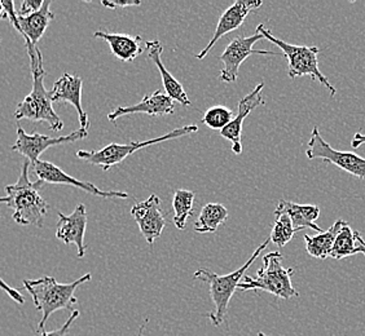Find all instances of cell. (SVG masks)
Wrapping results in <instances>:
<instances>
[{"mask_svg": "<svg viewBox=\"0 0 365 336\" xmlns=\"http://www.w3.org/2000/svg\"><path fill=\"white\" fill-rule=\"evenodd\" d=\"M1 3H3V8H4V14H7V19L11 22V25L17 30L19 22H17V14H16V9H14V1H1Z\"/></svg>", "mask_w": 365, "mask_h": 336, "instance_id": "obj_31", "label": "cell"}, {"mask_svg": "<svg viewBox=\"0 0 365 336\" xmlns=\"http://www.w3.org/2000/svg\"><path fill=\"white\" fill-rule=\"evenodd\" d=\"M0 290H3L4 293H7L12 299H14L17 304H20V305H22V304H25V299H24V296H22L16 288H12L9 285H7L4 280H3V278L0 277Z\"/></svg>", "mask_w": 365, "mask_h": 336, "instance_id": "obj_30", "label": "cell"}, {"mask_svg": "<svg viewBox=\"0 0 365 336\" xmlns=\"http://www.w3.org/2000/svg\"><path fill=\"white\" fill-rule=\"evenodd\" d=\"M4 14V8H3V3L0 1V17Z\"/></svg>", "mask_w": 365, "mask_h": 336, "instance_id": "obj_36", "label": "cell"}, {"mask_svg": "<svg viewBox=\"0 0 365 336\" xmlns=\"http://www.w3.org/2000/svg\"><path fill=\"white\" fill-rule=\"evenodd\" d=\"M93 38L106 41L110 47V52L122 63H133L141 53L140 36L98 30L93 33Z\"/></svg>", "mask_w": 365, "mask_h": 336, "instance_id": "obj_20", "label": "cell"}, {"mask_svg": "<svg viewBox=\"0 0 365 336\" xmlns=\"http://www.w3.org/2000/svg\"><path fill=\"white\" fill-rule=\"evenodd\" d=\"M29 58H30V69L33 75V90L26 98L17 105L14 112V118L17 120H29L31 122H46L49 128L55 132L63 131V122L53 110L52 101L49 98V92L44 87L46 70L43 68V56L38 46L24 39Z\"/></svg>", "mask_w": 365, "mask_h": 336, "instance_id": "obj_1", "label": "cell"}, {"mask_svg": "<svg viewBox=\"0 0 365 336\" xmlns=\"http://www.w3.org/2000/svg\"><path fill=\"white\" fill-rule=\"evenodd\" d=\"M346 224L347 223L344 220L339 219L330 226L328 231H322L317 236H304L306 251L309 252L312 258H317V259L325 260L329 258L336 237Z\"/></svg>", "mask_w": 365, "mask_h": 336, "instance_id": "obj_22", "label": "cell"}, {"mask_svg": "<svg viewBox=\"0 0 365 336\" xmlns=\"http://www.w3.org/2000/svg\"><path fill=\"white\" fill-rule=\"evenodd\" d=\"M42 6L43 0H24L21 6L19 8V11H16V14L19 17H25V16H29V14L39 11Z\"/></svg>", "mask_w": 365, "mask_h": 336, "instance_id": "obj_29", "label": "cell"}, {"mask_svg": "<svg viewBox=\"0 0 365 336\" xmlns=\"http://www.w3.org/2000/svg\"><path fill=\"white\" fill-rule=\"evenodd\" d=\"M354 234H355V241L358 243L356 253H363L365 256V239L361 237V234L359 231H354Z\"/></svg>", "mask_w": 365, "mask_h": 336, "instance_id": "obj_33", "label": "cell"}, {"mask_svg": "<svg viewBox=\"0 0 365 336\" xmlns=\"http://www.w3.org/2000/svg\"><path fill=\"white\" fill-rule=\"evenodd\" d=\"M306 155L309 159H323L325 163H331L350 175L365 180V158L351 152H339L333 149L322 137L317 126L312 130Z\"/></svg>", "mask_w": 365, "mask_h": 336, "instance_id": "obj_8", "label": "cell"}, {"mask_svg": "<svg viewBox=\"0 0 365 336\" xmlns=\"http://www.w3.org/2000/svg\"><path fill=\"white\" fill-rule=\"evenodd\" d=\"M355 234L352 231L351 226L349 224L344 225L341 231L338 233L336 241L330 251V258L333 259H344L352 255H356L358 246L355 245Z\"/></svg>", "mask_w": 365, "mask_h": 336, "instance_id": "obj_25", "label": "cell"}, {"mask_svg": "<svg viewBox=\"0 0 365 336\" xmlns=\"http://www.w3.org/2000/svg\"><path fill=\"white\" fill-rule=\"evenodd\" d=\"M279 215L289 216L295 231H303L307 228L314 229L317 233L324 231L317 224V220L320 216V207L315 204H298L281 199L274 210V216H279Z\"/></svg>", "mask_w": 365, "mask_h": 336, "instance_id": "obj_19", "label": "cell"}, {"mask_svg": "<svg viewBox=\"0 0 365 336\" xmlns=\"http://www.w3.org/2000/svg\"><path fill=\"white\" fill-rule=\"evenodd\" d=\"M262 4L263 3L260 0H237L231 7L227 8L219 19L218 25L210 42L197 55V60H202L204 57L207 56L220 38L237 30L245 22L249 14L262 7Z\"/></svg>", "mask_w": 365, "mask_h": 336, "instance_id": "obj_13", "label": "cell"}, {"mask_svg": "<svg viewBox=\"0 0 365 336\" xmlns=\"http://www.w3.org/2000/svg\"><path fill=\"white\" fill-rule=\"evenodd\" d=\"M228 219V210L223 204H205L195 223V231L201 234L215 233L220 225L225 224Z\"/></svg>", "mask_w": 365, "mask_h": 336, "instance_id": "obj_23", "label": "cell"}, {"mask_svg": "<svg viewBox=\"0 0 365 336\" xmlns=\"http://www.w3.org/2000/svg\"><path fill=\"white\" fill-rule=\"evenodd\" d=\"M196 132H198V127L196 125H190V126L175 128L171 132L165 133L157 139H150V140L147 141H133L130 144L112 142V144L106 145V147H103L100 150H91V152L78 150L77 157L82 161H86L90 164L98 166V167L103 168L104 171H108L113 166H117V164L122 163L130 155L134 154L135 152H138L140 149L155 145V144H160V142H165V141L179 139L182 136H188V135Z\"/></svg>", "mask_w": 365, "mask_h": 336, "instance_id": "obj_7", "label": "cell"}, {"mask_svg": "<svg viewBox=\"0 0 365 336\" xmlns=\"http://www.w3.org/2000/svg\"><path fill=\"white\" fill-rule=\"evenodd\" d=\"M148 323H149V318H145V321H144V323L141 325V327L139 329V332H138V335L136 336H143V334H144V330L147 327Z\"/></svg>", "mask_w": 365, "mask_h": 336, "instance_id": "obj_35", "label": "cell"}, {"mask_svg": "<svg viewBox=\"0 0 365 336\" xmlns=\"http://www.w3.org/2000/svg\"><path fill=\"white\" fill-rule=\"evenodd\" d=\"M295 233L297 231L293 228L292 220L289 219V216L279 215V216H276V220H274L269 241L274 242V245L277 246L279 248H282L284 246L293 239Z\"/></svg>", "mask_w": 365, "mask_h": 336, "instance_id": "obj_26", "label": "cell"}, {"mask_svg": "<svg viewBox=\"0 0 365 336\" xmlns=\"http://www.w3.org/2000/svg\"><path fill=\"white\" fill-rule=\"evenodd\" d=\"M1 19H7V14H3V16H1V17H0V20H1ZM0 42H1V36H0Z\"/></svg>", "mask_w": 365, "mask_h": 336, "instance_id": "obj_37", "label": "cell"}, {"mask_svg": "<svg viewBox=\"0 0 365 336\" xmlns=\"http://www.w3.org/2000/svg\"><path fill=\"white\" fill-rule=\"evenodd\" d=\"M87 210L83 204H78L76 210L71 215H63L58 212L57 221L56 238L65 245L74 243L77 246V256L79 259L85 258L87 245L85 243L86 229H87Z\"/></svg>", "mask_w": 365, "mask_h": 336, "instance_id": "obj_14", "label": "cell"}, {"mask_svg": "<svg viewBox=\"0 0 365 336\" xmlns=\"http://www.w3.org/2000/svg\"><path fill=\"white\" fill-rule=\"evenodd\" d=\"M195 191L190 190L178 189L173 198V209H174V224L179 231L185 229L188 219L193 212L195 204Z\"/></svg>", "mask_w": 365, "mask_h": 336, "instance_id": "obj_24", "label": "cell"}, {"mask_svg": "<svg viewBox=\"0 0 365 336\" xmlns=\"http://www.w3.org/2000/svg\"><path fill=\"white\" fill-rule=\"evenodd\" d=\"M51 1L46 0L43 1V6L39 11L34 14H29L25 17L17 16L19 28L17 31L21 34L24 39H28L29 42L36 46V43L42 39L46 30L48 28L49 22L55 19V14L51 12Z\"/></svg>", "mask_w": 365, "mask_h": 336, "instance_id": "obj_21", "label": "cell"}, {"mask_svg": "<svg viewBox=\"0 0 365 336\" xmlns=\"http://www.w3.org/2000/svg\"><path fill=\"white\" fill-rule=\"evenodd\" d=\"M29 167L30 162L26 159L22 164L21 175L17 182L6 187L7 196L0 198V204H6L8 209L14 210L12 219L17 224L25 226L36 225L42 228L49 204L39 194V190L42 189L44 184L39 180L30 182Z\"/></svg>", "mask_w": 365, "mask_h": 336, "instance_id": "obj_2", "label": "cell"}, {"mask_svg": "<svg viewBox=\"0 0 365 336\" xmlns=\"http://www.w3.org/2000/svg\"><path fill=\"white\" fill-rule=\"evenodd\" d=\"M91 278V273H87L71 283H58L53 277L24 280V286L31 295L36 308L42 313L38 330L43 331L51 315L57 310H74L73 307L78 301L76 290Z\"/></svg>", "mask_w": 365, "mask_h": 336, "instance_id": "obj_3", "label": "cell"}, {"mask_svg": "<svg viewBox=\"0 0 365 336\" xmlns=\"http://www.w3.org/2000/svg\"><path fill=\"white\" fill-rule=\"evenodd\" d=\"M235 118V114L230 107L223 105L212 106L209 110H206L202 117L205 126L211 130L222 131L225 127L228 126Z\"/></svg>", "mask_w": 365, "mask_h": 336, "instance_id": "obj_27", "label": "cell"}, {"mask_svg": "<svg viewBox=\"0 0 365 336\" xmlns=\"http://www.w3.org/2000/svg\"><path fill=\"white\" fill-rule=\"evenodd\" d=\"M33 168L36 171L38 180L42 182L44 185L46 184H55V185H69L74 187L78 189L83 190L86 193H90L93 196H101V198H122L126 199L128 198L127 193L123 191H106V190H100L95 184L92 182H82L78 180L73 176L65 174L63 169L55 166L53 163L47 161H36L33 164Z\"/></svg>", "mask_w": 365, "mask_h": 336, "instance_id": "obj_11", "label": "cell"}, {"mask_svg": "<svg viewBox=\"0 0 365 336\" xmlns=\"http://www.w3.org/2000/svg\"><path fill=\"white\" fill-rule=\"evenodd\" d=\"M145 51H147L148 58L155 63L157 69L160 70L161 74L162 83H163V88L166 95L170 98H173L174 101H178L179 104L184 106H190V100L188 95L184 91L182 83L173 77V74L170 73L165 65L162 63V52H163V47H162L160 41H148L145 42Z\"/></svg>", "mask_w": 365, "mask_h": 336, "instance_id": "obj_18", "label": "cell"}, {"mask_svg": "<svg viewBox=\"0 0 365 336\" xmlns=\"http://www.w3.org/2000/svg\"><path fill=\"white\" fill-rule=\"evenodd\" d=\"M136 224L148 245H155V241L161 237L165 229L166 220L161 211V199L157 194H152L147 201L134 204L131 209Z\"/></svg>", "mask_w": 365, "mask_h": 336, "instance_id": "obj_12", "label": "cell"}, {"mask_svg": "<svg viewBox=\"0 0 365 336\" xmlns=\"http://www.w3.org/2000/svg\"><path fill=\"white\" fill-rule=\"evenodd\" d=\"M263 88H264V83H259L247 96L241 98L239 103L237 115H235V118H233L231 123L220 131L222 137L231 141L232 152L235 154L240 155L242 153V142H241L242 126H244V122L247 118V115L253 112L254 109L264 105V103H266V100L262 95Z\"/></svg>", "mask_w": 365, "mask_h": 336, "instance_id": "obj_15", "label": "cell"}, {"mask_svg": "<svg viewBox=\"0 0 365 336\" xmlns=\"http://www.w3.org/2000/svg\"><path fill=\"white\" fill-rule=\"evenodd\" d=\"M101 4L106 8H110V9H117V8H127V7H135V6H140L141 3L139 0H131V1H114V0H110V1H106V0H103L101 1Z\"/></svg>", "mask_w": 365, "mask_h": 336, "instance_id": "obj_32", "label": "cell"}, {"mask_svg": "<svg viewBox=\"0 0 365 336\" xmlns=\"http://www.w3.org/2000/svg\"><path fill=\"white\" fill-rule=\"evenodd\" d=\"M79 317V310H73L71 312V317L68 318V321L63 323V326L60 329L53 330V331H39V336H66L69 334V330H71V325L74 323V321Z\"/></svg>", "mask_w": 365, "mask_h": 336, "instance_id": "obj_28", "label": "cell"}, {"mask_svg": "<svg viewBox=\"0 0 365 336\" xmlns=\"http://www.w3.org/2000/svg\"><path fill=\"white\" fill-rule=\"evenodd\" d=\"M294 268L282 266V255L279 251L268 252L263 256V266L258 269L255 277L244 275L237 288L241 291L260 290L274 295L279 299L290 300L298 298L299 293L292 283Z\"/></svg>", "mask_w": 365, "mask_h": 336, "instance_id": "obj_4", "label": "cell"}, {"mask_svg": "<svg viewBox=\"0 0 365 336\" xmlns=\"http://www.w3.org/2000/svg\"><path fill=\"white\" fill-rule=\"evenodd\" d=\"M268 243H269V239L263 242L253 252V255L249 258L244 266H240L239 269H236L232 273L219 275V274L214 273L206 268H201V269L197 271L196 273L193 274V277L196 280H202L205 283H207L209 288H210L209 291H210L211 300L214 303L215 309L211 312L210 315H207V317H209V320L214 326H220L222 323L225 322V315L228 312V305L231 303L232 296L235 294L240 282L244 278L246 269H249V266L253 264L255 259H258V256L267 247Z\"/></svg>", "mask_w": 365, "mask_h": 336, "instance_id": "obj_5", "label": "cell"}, {"mask_svg": "<svg viewBox=\"0 0 365 336\" xmlns=\"http://www.w3.org/2000/svg\"><path fill=\"white\" fill-rule=\"evenodd\" d=\"M365 144V135L363 133L356 132L354 135V139H352L351 145L354 149H358L360 145H364Z\"/></svg>", "mask_w": 365, "mask_h": 336, "instance_id": "obj_34", "label": "cell"}, {"mask_svg": "<svg viewBox=\"0 0 365 336\" xmlns=\"http://www.w3.org/2000/svg\"><path fill=\"white\" fill-rule=\"evenodd\" d=\"M88 136L87 130L79 128L74 132L58 136V137H49L41 133L34 132L31 135L25 132L22 127H17V140L12 145V150L17 152L19 154L24 155L30 164L33 166L36 161H39V157L48 149V147H56L66 142H76V141L83 140Z\"/></svg>", "mask_w": 365, "mask_h": 336, "instance_id": "obj_10", "label": "cell"}, {"mask_svg": "<svg viewBox=\"0 0 365 336\" xmlns=\"http://www.w3.org/2000/svg\"><path fill=\"white\" fill-rule=\"evenodd\" d=\"M175 112L174 100L170 98L166 93L155 91L150 95H145L139 104L133 106H120L114 112L108 114V120L110 122L130 114H147L152 117H161V115H171Z\"/></svg>", "mask_w": 365, "mask_h": 336, "instance_id": "obj_17", "label": "cell"}, {"mask_svg": "<svg viewBox=\"0 0 365 336\" xmlns=\"http://www.w3.org/2000/svg\"><path fill=\"white\" fill-rule=\"evenodd\" d=\"M82 88L83 80L77 75H71L69 73H63V77L57 79L52 90L49 91V98L53 103H69L76 107L78 120L82 130H88L90 120L82 106Z\"/></svg>", "mask_w": 365, "mask_h": 336, "instance_id": "obj_16", "label": "cell"}, {"mask_svg": "<svg viewBox=\"0 0 365 336\" xmlns=\"http://www.w3.org/2000/svg\"><path fill=\"white\" fill-rule=\"evenodd\" d=\"M264 38L255 31L254 36H237L232 41L225 52L220 55V61L223 63V69L220 70V80L225 83H235L239 78V69L241 63L252 55H266V56H280V52H269L262 49H254V44Z\"/></svg>", "mask_w": 365, "mask_h": 336, "instance_id": "obj_9", "label": "cell"}, {"mask_svg": "<svg viewBox=\"0 0 365 336\" xmlns=\"http://www.w3.org/2000/svg\"><path fill=\"white\" fill-rule=\"evenodd\" d=\"M255 31H258L260 36H263L264 39L274 43L282 51V56L287 57L289 66V77L292 79L298 77H304L309 75L312 80H317L319 83L323 84L325 88H328L330 92V96H336L337 90L330 84L329 79L324 75L323 73L319 69V63H317V55L320 52L319 47H309V46H294L289 43L281 41L268 30L264 23H259Z\"/></svg>", "mask_w": 365, "mask_h": 336, "instance_id": "obj_6", "label": "cell"}, {"mask_svg": "<svg viewBox=\"0 0 365 336\" xmlns=\"http://www.w3.org/2000/svg\"><path fill=\"white\" fill-rule=\"evenodd\" d=\"M258 336H269V335H266V334H264V332H258Z\"/></svg>", "mask_w": 365, "mask_h": 336, "instance_id": "obj_38", "label": "cell"}]
</instances>
